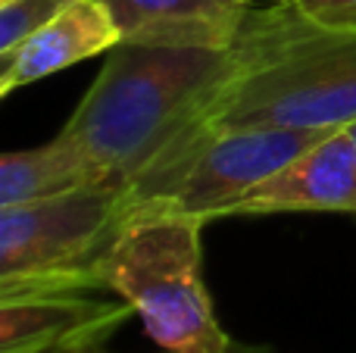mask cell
<instances>
[{"label":"cell","mask_w":356,"mask_h":353,"mask_svg":"<svg viewBox=\"0 0 356 353\" xmlns=\"http://www.w3.org/2000/svg\"><path fill=\"white\" fill-rule=\"evenodd\" d=\"M131 313V304H104L75 291L3 297L0 353H94Z\"/></svg>","instance_id":"8992f818"},{"label":"cell","mask_w":356,"mask_h":353,"mask_svg":"<svg viewBox=\"0 0 356 353\" xmlns=\"http://www.w3.org/2000/svg\"><path fill=\"white\" fill-rule=\"evenodd\" d=\"M203 219L169 204L131 206L97 266V288L135 306L166 353H232L203 285Z\"/></svg>","instance_id":"3957f363"},{"label":"cell","mask_w":356,"mask_h":353,"mask_svg":"<svg viewBox=\"0 0 356 353\" xmlns=\"http://www.w3.org/2000/svg\"><path fill=\"white\" fill-rule=\"evenodd\" d=\"M347 131H350V138L356 141V122H350V125H347Z\"/></svg>","instance_id":"9a60e30c"},{"label":"cell","mask_w":356,"mask_h":353,"mask_svg":"<svg viewBox=\"0 0 356 353\" xmlns=\"http://www.w3.org/2000/svg\"><path fill=\"white\" fill-rule=\"evenodd\" d=\"M259 60L232 85L209 135L238 125L347 129L356 122V19L309 16L300 6H253Z\"/></svg>","instance_id":"7a4b0ae2"},{"label":"cell","mask_w":356,"mask_h":353,"mask_svg":"<svg viewBox=\"0 0 356 353\" xmlns=\"http://www.w3.org/2000/svg\"><path fill=\"white\" fill-rule=\"evenodd\" d=\"M0 3H6V0H0Z\"/></svg>","instance_id":"2e32d148"},{"label":"cell","mask_w":356,"mask_h":353,"mask_svg":"<svg viewBox=\"0 0 356 353\" xmlns=\"http://www.w3.org/2000/svg\"><path fill=\"white\" fill-rule=\"evenodd\" d=\"M69 0H6L0 3V56L29 41Z\"/></svg>","instance_id":"8fae6325"},{"label":"cell","mask_w":356,"mask_h":353,"mask_svg":"<svg viewBox=\"0 0 356 353\" xmlns=\"http://www.w3.org/2000/svg\"><path fill=\"white\" fill-rule=\"evenodd\" d=\"M244 3L257 6V3H291V0H244Z\"/></svg>","instance_id":"5bb4252c"},{"label":"cell","mask_w":356,"mask_h":353,"mask_svg":"<svg viewBox=\"0 0 356 353\" xmlns=\"http://www.w3.org/2000/svg\"><path fill=\"white\" fill-rule=\"evenodd\" d=\"M257 213H356V141L334 129L234 204L232 216Z\"/></svg>","instance_id":"52a82bcc"},{"label":"cell","mask_w":356,"mask_h":353,"mask_svg":"<svg viewBox=\"0 0 356 353\" xmlns=\"http://www.w3.org/2000/svg\"><path fill=\"white\" fill-rule=\"evenodd\" d=\"M129 216V191L88 185L0 206V300L97 288V266Z\"/></svg>","instance_id":"277c9868"},{"label":"cell","mask_w":356,"mask_h":353,"mask_svg":"<svg viewBox=\"0 0 356 353\" xmlns=\"http://www.w3.org/2000/svg\"><path fill=\"white\" fill-rule=\"evenodd\" d=\"M332 129H282V125H238L209 135L172 191L154 204H169L203 219L232 216L234 204L257 185L307 154Z\"/></svg>","instance_id":"5b68a950"},{"label":"cell","mask_w":356,"mask_h":353,"mask_svg":"<svg viewBox=\"0 0 356 353\" xmlns=\"http://www.w3.org/2000/svg\"><path fill=\"white\" fill-rule=\"evenodd\" d=\"M259 60L253 6L228 47H156L119 41L66 135L106 185L129 191V210L163 200L200 147L232 85Z\"/></svg>","instance_id":"6da1fadb"},{"label":"cell","mask_w":356,"mask_h":353,"mask_svg":"<svg viewBox=\"0 0 356 353\" xmlns=\"http://www.w3.org/2000/svg\"><path fill=\"white\" fill-rule=\"evenodd\" d=\"M303 13L322 19H356V0H294Z\"/></svg>","instance_id":"7c38bea8"},{"label":"cell","mask_w":356,"mask_h":353,"mask_svg":"<svg viewBox=\"0 0 356 353\" xmlns=\"http://www.w3.org/2000/svg\"><path fill=\"white\" fill-rule=\"evenodd\" d=\"M122 41L119 25L100 0H69L29 41L0 56V94H10L54 72L110 54Z\"/></svg>","instance_id":"ba28073f"},{"label":"cell","mask_w":356,"mask_h":353,"mask_svg":"<svg viewBox=\"0 0 356 353\" xmlns=\"http://www.w3.org/2000/svg\"><path fill=\"white\" fill-rule=\"evenodd\" d=\"M88 185L106 181L66 131H60L44 147L13 150L0 160V206L31 204Z\"/></svg>","instance_id":"30bf717a"},{"label":"cell","mask_w":356,"mask_h":353,"mask_svg":"<svg viewBox=\"0 0 356 353\" xmlns=\"http://www.w3.org/2000/svg\"><path fill=\"white\" fill-rule=\"evenodd\" d=\"M232 353H272V350L269 347H241V344H238Z\"/></svg>","instance_id":"4fadbf2b"},{"label":"cell","mask_w":356,"mask_h":353,"mask_svg":"<svg viewBox=\"0 0 356 353\" xmlns=\"http://www.w3.org/2000/svg\"><path fill=\"white\" fill-rule=\"evenodd\" d=\"M122 41L156 47H228L250 3L244 0H100Z\"/></svg>","instance_id":"9c48e42d"}]
</instances>
